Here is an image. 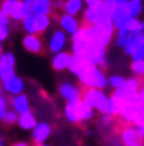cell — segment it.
<instances>
[{"label":"cell","instance_id":"obj_1","mask_svg":"<svg viewBox=\"0 0 144 146\" xmlns=\"http://www.w3.org/2000/svg\"><path fill=\"white\" fill-rule=\"evenodd\" d=\"M76 78L82 88L104 90L105 87H108V75L105 74V70L92 64H87L85 68L76 75Z\"/></svg>","mask_w":144,"mask_h":146},{"label":"cell","instance_id":"obj_2","mask_svg":"<svg viewBox=\"0 0 144 146\" xmlns=\"http://www.w3.org/2000/svg\"><path fill=\"white\" fill-rule=\"evenodd\" d=\"M120 120L126 124H134V126H143L144 124V104L140 101H134L122 106L118 114Z\"/></svg>","mask_w":144,"mask_h":146},{"label":"cell","instance_id":"obj_3","mask_svg":"<svg viewBox=\"0 0 144 146\" xmlns=\"http://www.w3.org/2000/svg\"><path fill=\"white\" fill-rule=\"evenodd\" d=\"M92 42V32H91V26L89 25H82L79 28V31L71 36V48H72V54H78V55H84L85 51L88 49V46Z\"/></svg>","mask_w":144,"mask_h":146},{"label":"cell","instance_id":"obj_4","mask_svg":"<svg viewBox=\"0 0 144 146\" xmlns=\"http://www.w3.org/2000/svg\"><path fill=\"white\" fill-rule=\"evenodd\" d=\"M110 96H107V93L104 90H98V88H84L82 91V100L87 104L95 110H98L99 113H104L107 103H108Z\"/></svg>","mask_w":144,"mask_h":146},{"label":"cell","instance_id":"obj_5","mask_svg":"<svg viewBox=\"0 0 144 146\" xmlns=\"http://www.w3.org/2000/svg\"><path fill=\"white\" fill-rule=\"evenodd\" d=\"M115 26L112 23V20L110 22H104V23H97L91 26V32H92V42H98L104 46H108L110 42L114 38L115 33Z\"/></svg>","mask_w":144,"mask_h":146},{"label":"cell","instance_id":"obj_6","mask_svg":"<svg viewBox=\"0 0 144 146\" xmlns=\"http://www.w3.org/2000/svg\"><path fill=\"white\" fill-rule=\"evenodd\" d=\"M85 59L92 65L101 67L102 70L108 68V61H107V46L101 45L98 42H91L88 49L84 54Z\"/></svg>","mask_w":144,"mask_h":146},{"label":"cell","instance_id":"obj_7","mask_svg":"<svg viewBox=\"0 0 144 146\" xmlns=\"http://www.w3.org/2000/svg\"><path fill=\"white\" fill-rule=\"evenodd\" d=\"M130 0H115V9L112 12L111 20L115 26V29H122L127 22L131 19V13H130Z\"/></svg>","mask_w":144,"mask_h":146},{"label":"cell","instance_id":"obj_8","mask_svg":"<svg viewBox=\"0 0 144 146\" xmlns=\"http://www.w3.org/2000/svg\"><path fill=\"white\" fill-rule=\"evenodd\" d=\"M121 142L124 146H144V137L140 135L137 126L134 124H126L120 130Z\"/></svg>","mask_w":144,"mask_h":146},{"label":"cell","instance_id":"obj_9","mask_svg":"<svg viewBox=\"0 0 144 146\" xmlns=\"http://www.w3.org/2000/svg\"><path fill=\"white\" fill-rule=\"evenodd\" d=\"M126 54L131 56L133 61L144 59V31L137 32L131 36L130 42L124 48Z\"/></svg>","mask_w":144,"mask_h":146},{"label":"cell","instance_id":"obj_10","mask_svg":"<svg viewBox=\"0 0 144 146\" xmlns=\"http://www.w3.org/2000/svg\"><path fill=\"white\" fill-rule=\"evenodd\" d=\"M58 91L66 103H78L82 100V91L84 88L72 84L71 81H62L58 87Z\"/></svg>","mask_w":144,"mask_h":146},{"label":"cell","instance_id":"obj_11","mask_svg":"<svg viewBox=\"0 0 144 146\" xmlns=\"http://www.w3.org/2000/svg\"><path fill=\"white\" fill-rule=\"evenodd\" d=\"M14 65H16V58L12 52H3L0 55V81L6 82L16 75Z\"/></svg>","mask_w":144,"mask_h":146},{"label":"cell","instance_id":"obj_12","mask_svg":"<svg viewBox=\"0 0 144 146\" xmlns=\"http://www.w3.org/2000/svg\"><path fill=\"white\" fill-rule=\"evenodd\" d=\"M59 20V26L60 29H62L66 35H75L79 28L82 26V23L79 22V19L76 16H71V15H66V13H62V15H59L58 17Z\"/></svg>","mask_w":144,"mask_h":146},{"label":"cell","instance_id":"obj_13","mask_svg":"<svg viewBox=\"0 0 144 146\" xmlns=\"http://www.w3.org/2000/svg\"><path fill=\"white\" fill-rule=\"evenodd\" d=\"M137 94H138V91H135V90H133L131 87H128L127 84H124L121 88L114 90V93H112L111 96L115 98V101L122 107V106H126V104L134 103V101L137 100Z\"/></svg>","mask_w":144,"mask_h":146},{"label":"cell","instance_id":"obj_14","mask_svg":"<svg viewBox=\"0 0 144 146\" xmlns=\"http://www.w3.org/2000/svg\"><path fill=\"white\" fill-rule=\"evenodd\" d=\"M0 10L7 13L10 19L13 20H23V12H22V0H3Z\"/></svg>","mask_w":144,"mask_h":146},{"label":"cell","instance_id":"obj_15","mask_svg":"<svg viewBox=\"0 0 144 146\" xmlns=\"http://www.w3.org/2000/svg\"><path fill=\"white\" fill-rule=\"evenodd\" d=\"M68 44V35L62 31V29H58L55 31L51 38H49V51L52 54H58V52H62L64 48Z\"/></svg>","mask_w":144,"mask_h":146},{"label":"cell","instance_id":"obj_16","mask_svg":"<svg viewBox=\"0 0 144 146\" xmlns=\"http://www.w3.org/2000/svg\"><path fill=\"white\" fill-rule=\"evenodd\" d=\"M51 133H52L51 124L46 121H42V123H37L36 127L32 130V139L36 145H42L49 139Z\"/></svg>","mask_w":144,"mask_h":146},{"label":"cell","instance_id":"obj_17","mask_svg":"<svg viewBox=\"0 0 144 146\" xmlns=\"http://www.w3.org/2000/svg\"><path fill=\"white\" fill-rule=\"evenodd\" d=\"M71 58H72V52H68V51L58 52V54L53 55L51 65H52V68H53L55 71H58V72L65 71V70H69Z\"/></svg>","mask_w":144,"mask_h":146},{"label":"cell","instance_id":"obj_18","mask_svg":"<svg viewBox=\"0 0 144 146\" xmlns=\"http://www.w3.org/2000/svg\"><path fill=\"white\" fill-rule=\"evenodd\" d=\"M22 45L30 54H40V52H42V49H43L42 39H40L37 35H30V33H28L22 39Z\"/></svg>","mask_w":144,"mask_h":146},{"label":"cell","instance_id":"obj_19","mask_svg":"<svg viewBox=\"0 0 144 146\" xmlns=\"http://www.w3.org/2000/svg\"><path fill=\"white\" fill-rule=\"evenodd\" d=\"M3 88L6 93L12 94V96H17V94H22L23 93V88H25V82L23 80L14 75L13 78H10L9 81L3 82Z\"/></svg>","mask_w":144,"mask_h":146},{"label":"cell","instance_id":"obj_20","mask_svg":"<svg viewBox=\"0 0 144 146\" xmlns=\"http://www.w3.org/2000/svg\"><path fill=\"white\" fill-rule=\"evenodd\" d=\"M12 107L17 114H23L30 111V104H29V98L26 94H17L12 98Z\"/></svg>","mask_w":144,"mask_h":146},{"label":"cell","instance_id":"obj_21","mask_svg":"<svg viewBox=\"0 0 144 146\" xmlns=\"http://www.w3.org/2000/svg\"><path fill=\"white\" fill-rule=\"evenodd\" d=\"M33 15H49L52 12V0H28Z\"/></svg>","mask_w":144,"mask_h":146},{"label":"cell","instance_id":"obj_22","mask_svg":"<svg viewBox=\"0 0 144 146\" xmlns=\"http://www.w3.org/2000/svg\"><path fill=\"white\" fill-rule=\"evenodd\" d=\"M84 0H65L64 2V13L71 15V16H78L79 13H82V7H84Z\"/></svg>","mask_w":144,"mask_h":146},{"label":"cell","instance_id":"obj_23","mask_svg":"<svg viewBox=\"0 0 144 146\" xmlns=\"http://www.w3.org/2000/svg\"><path fill=\"white\" fill-rule=\"evenodd\" d=\"M17 124H19V127H22L23 130H33L37 124V120H36L33 113L28 111V113H23V114H19Z\"/></svg>","mask_w":144,"mask_h":146},{"label":"cell","instance_id":"obj_24","mask_svg":"<svg viewBox=\"0 0 144 146\" xmlns=\"http://www.w3.org/2000/svg\"><path fill=\"white\" fill-rule=\"evenodd\" d=\"M89 64V62L85 59L84 55H78V54H72V58H71V65H69V71L74 74V75H78L82 70L85 68V65Z\"/></svg>","mask_w":144,"mask_h":146},{"label":"cell","instance_id":"obj_25","mask_svg":"<svg viewBox=\"0 0 144 146\" xmlns=\"http://www.w3.org/2000/svg\"><path fill=\"white\" fill-rule=\"evenodd\" d=\"M64 114H65L66 120L71 121L72 124L81 123L79 113H78V103H66L65 109H64Z\"/></svg>","mask_w":144,"mask_h":146},{"label":"cell","instance_id":"obj_26","mask_svg":"<svg viewBox=\"0 0 144 146\" xmlns=\"http://www.w3.org/2000/svg\"><path fill=\"white\" fill-rule=\"evenodd\" d=\"M78 113H79L81 121H89V120L94 119L95 109H92L84 100H81V101H78Z\"/></svg>","mask_w":144,"mask_h":146},{"label":"cell","instance_id":"obj_27","mask_svg":"<svg viewBox=\"0 0 144 146\" xmlns=\"http://www.w3.org/2000/svg\"><path fill=\"white\" fill-rule=\"evenodd\" d=\"M98 23V9L97 7H87L82 12V25H97Z\"/></svg>","mask_w":144,"mask_h":146},{"label":"cell","instance_id":"obj_28","mask_svg":"<svg viewBox=\"0 0 144 146\" xmlns=\"http://www.w3.org/2000/svg\"><path fill=\"white\" fill-rule=\"evenodd\" d=\"M131 36H133V33H130L128 31H126V29H118V31H117V35H115V45H117L118 48L124 49L126 45L130 42Z\"/></svg>","mask_w":144,"mask_h":146},{"label":"cell","instance_id":"obj_29","mask_svg":"<svg viewBox=\"0 0 144 146\" xmlns=\"http://www.w3.org/2000/svg\"><path fill=\"white\" fill-rule=\"evenodd\" d=\"M51 26L49 15H36V33H43Z\"/></svg>","mask_w":144,"mask_h":146},{"label":"cell","instance_id":"obj_30","mask_svg":"<svg viewBox=\"0 0 144 146\" xmlns=\"http://www.w3.org/2000/svg\"><path fill=\"white\" fill-rule=\"evenodd\" d=\"M127 78L122 77V75H118V74H112V75H108V86L112 88V90H118L121 88L122 86L126 84Z\"/></svg>","mask_w":144,"mask_h":146},{"label":"cell","instance_id":"obj_31","mask_svg":"<svg viewBox=\"0 0 144 146\" xmlns=\"http://www.w3.org/2000/svg\"><path fill=\"white\" fill-rule=\"evenodd\" d=\"M130 13L131 17H138L143 12V0H130Z\"/></svg>","mask_w":144,"mask_h":146},{"label":"cell","instance_id":"obj_32","mask_svg":"<svg viewBox=\"0 0 144 146\" xmlns=\"http://www.w3.org/2000/svg\"><path fill=\"white\" fill-rule=\"evenodd\" d=\"M131 71L134 75L144 78V59H138V61H131Z\"/></svg>","mask_w":144,"mask_h":146},{"label":"cell","instance_id":"obj_33","mask_svg":"<svg viewBox=\"0 0 144 146\" xmlns=\"http://www.w3.org/2000/svg\"><path fill=\"white\" fill-rule=\"evenodd\" d=\"M3 120H5L6 124H14L19 120V114L14 110H7V113L5 114V119Z\"/></svg>","mask_w":144,"mask_h":146},{"label":"cell","instance_id":"obj_34","mask_svg":"<svg viewBox=\"0 0 144 146\" xmlns=\"http://www.w3.org/2000/svg\"><path fill=\"white\" fill-rule=\"evenodd\" d=\"M7 113V100L0 96V120L5 119V114Z\"/></svg>","mask_w":144,"mask_h":146},{"label":"cell","instance_id":"obj_35","mask_svg":"<svg viewBox=\"0 0 144 146\" xmlns=\"http://www.w3.org/2000/svg\"><path fill=\"white\" fill-rule=\"evenodd\" d=\"M7 36H9V25H5L0 22V42L6 40Z\"/></svg>","mask_w":144,"mask_h":146},{"label":"cell","instance_id":"obj_36","mask_svg":"<svg viewBox=\"0 0 144 146\" xmlns=\"http://www.w3.org/2000/svg\"><path fill=\"white\" fill-rule=\"evenodd\" d=\"M84 3L87 5V7H98L102 0H84Z\"/></svg>","mask_w":144,"mask_h":146},{"label":"cell","instance_id":"obj_37","mask_svg":"<svg viewBox=\"0 0 144 146\" xmlns=\"http://www.w3.org/2000/svg\"><path fill=\"white\" fill-rule=\"evenodd\" d=\"M0 22L5 23V25H9V22H10V16H9L7 13H5V12L0 10Z\"/></svg>","mask_w":144,"mask_h":146},{"label":"cell","instance_id":"obj_38","mask_svg":"<svg viewBox=\"0 0 144 146\" xmlns=\"http://www.w3.org/2000/svg\"><path fill=\"white\" fill-rule=\"evenodd\" d=\"M137 101H140V103L144 104V86L140 88V91H138V94H137Z\"/></svg>","mask_w":144,"mask_h":146},{"label":"cell","instance_id":"obj_39","mask_svg":"<svg viewBox=\"0 0 144 146\" xmlns=\"http://www.w3.org/2000/svg\"><path fill=\"white\" fill-rule=\"evenodd\" d=\"M12 146H30V145L26 143V142H16V143H13Z\"/></svg>","mask_w":144,"mask_h":146},{"label":"cell","instance_id":"obj_40","mask_svg":"<svg viewBox=\"0 0 144 146\" xmlns=\"http://www.w3.org/2000/svg\"><path fill=\"white\" fill-rule=\"evenodd\" d=\"M0 146H5V143H3V137H2V133H0Z\"/></svg>","mask_w":144,"mask_h":146},{"label":"cell","instance_id":"obj_41","mask_svg":"<svg viewBox=\"0 0 144 146\" xmlns=\"http://www.w3.org/2000/svg\"><path fill=\"white\" fill-rule=\"evenodd\" d=\"M36 146H51V145H48V143H42V145H36Z\"/></svg>","mask_w":144,"mask_h":146},{"label":"cell","instance_id":"obj_42","mask_svg":"<svg viewBox=\"0 0 144 146\" xmlns=\"http://www.w3.org/2000/svg\"><path fill=\"white\" fill-rule=\"evenodd\" d=\"M2 48H3V46H2V42H0V52H2Z\"/></svg>","mask_w":144,"mask_h":146}]
</instances>
